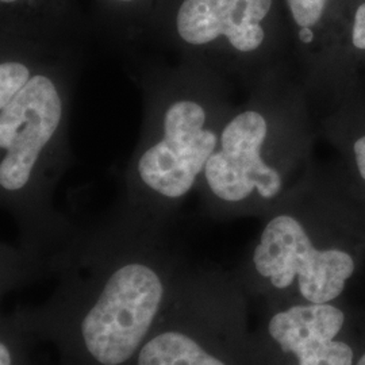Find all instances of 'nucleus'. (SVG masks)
Masks as SVG:
<instances>
[{
	"label": "nucleus",
	"mask_w": 365,
	"mask_h": 365,
	"mask_svg": "<svg viewBox=\"0 0 365 365\" xmlns=\"http://www.w3.org/2000/svg\"><path fill=\"white\" fill-rule=\"evenodd\" d=\"M295 24L302 27L315 26L321 19L327 0H287Z\"/></svg>",
	"instance_id": "obj_9"
},
{
	"label": "nucleus",
	"mask_w": 365,
	"mask_h": 365,
	"mask_svg": "<svg viewBox=\"0 0 365 365\" xmlns=\"http://www.w3.org/2000/svg\"><path fill=\"white\" fill-rule=\"evenodd\" d=\"M115 1H119V3H133V1H137V0H115Z\"/></svg>",
	"instance_id": "obj_15"
},
{
	"label": "nucleus",
	"mask_w": 365,
	"mask_h": 365,
	"mask_svg": "<svg viewBox=\"0 0 365 365\" xmlns=\"http://www.w3.org/2000/svg\"><path fill=\"white\" fill-rule=\"evenodd\" d=\"M313 31H312V29H309V27H302L299 31V38L302 42H304V43H309V42H312L313 41Z\"/></svg>",
	"instance_id": "obj_13"
},
{
	"label": "nucleus",
	"mask_w": 365,
	"mask_h": 365,
	"mask_svg": "<svg viewBox=\"0 0 365 365\" xmlns=\"http://www.w3.org/2000/svg\"><path fill=\"white\" fill-rule=\"evenodd\" d=\"M0 1H1V4H14V3H16L19 0H0Z\"/></svg>",
	"instance_id": "obj_14"
},
{
	"label": "nucleus",
	"mask_w": 365,
	"mask_h": 365,
	"mask_svg": "<svg viewBox=\"0 0 365 365\" xmlns=\"http://www.w3.org/2000/svg\"><path fill=\"white\" fill-rule=\"evenodd\" d=\"M250 334L237 277L182 276L134 365H249Z\"/></svg>",
	"instance_id": "obj_4"
},
{
	"label": "nucleus",
	"mask_w": 365,
	"mask_h": 365,
	"mask_svg": "<svg viewBox=\"0 0 365 365\" xmlns=\"http://www.w3.org/2000/svg\"><path fill=\"white\" fill-rule=\"evenodd\" d=\"M352 42L357 49L365 51V3L357 9L354 15Z\"/></svg>",
	"instance_id": "obj_10"
},
{
	"label": "nucleus",
	"mask_w": 365,
	"mask_h": 365,
	"mask_svg": "<svg viewBox=\"0 0 365 365\" xmlns=\"http://www.w3.org/2000/svg\"><path fill=\"white\" fill-rule=\"evenodd\" d=\"M319 233L297 211L269 217L237 277L248 298L262 309L345 299L360 253L349 242L325 241Z\"/></svg>",
	"instance_id": "obj_3"
},
{
	"label": "nucleus",
	"mask_w": 365,
	"mask_h": 365,
	"mask_svg": "<svg viewBox=\"0 0 365 365\" xmlns=\"http://www.w3.org/2000/svg\"><path fill=\"white\" fill-rule=\"evenodd\" d=\"M98 253L58 288L53 336L68 365H134L182 276L144 241Z\"/></svg>",
	"instance_id": "obj_1"
},
{
	"label": "nucleus",
	"mask_w": 365,
	"mask_h": 365,
	"mask_svg": "<svg viewBox=\"0 0 365 365\" xmlns=\"http://www.w3.org/2000/svg\"><path fill=\"white\" fill-rule=\"evenodd\" d=\"M365 318L345 299L262 309L249 365H353Z\"/></svg>",
	"instance_id": "obj_6"
},
{
	"label": "nucleus",
	"mask_w": 365,
	"mask_h": 365,
	"mask_svg": "<svg viewBox=\"0 0 365 365\" xmlns=\"http://www.w3.org/2000/svg\"><path fill=\"white\" fill-rule=\"evenodd\" d=\"M353 150H354L356 164H357V168L360 172V176L365 182V135L354 143Z\"/></svg>",
	"instance_id": "obj_11"
},
{
	"label": "nucleus",
	"mask_w": 365,
	"mask_h": 365,
	"mask_svg": "<svg viewBox=\"0 0 365 365\" xmlns=\"http://www.w3.org/2000/svg\"><path fill=\"white\" fill-rule=\"evenodd\" d=\"M222 128L209 83L170 84L157 96L131 164L135 200L157 211L178 206L200 185Z\"/></svg>",
	"instance_id": "obj_2"
},
{
	"label": "nucleus",
	"mask_w": 365,
	"mask_h": 365,
	"mask_svg": "<svg viewBox=\"0 0 365 365\" xmlns=\"http://www.w3.org/2000/svg\"><path fill=\"white\" fill-rule=\"evenodd\" d=\"M66 80L42 58L6 56L0 63V188L3 200H27L60 145Z\"/></svg>",
	"instance_id": "obj_5"
},
{
	"label": "nucleus",
	"mask_w": 365,
	"mask_h": 365,
	"mask_svg": "<svg viewBox=\"0 0 365 365\" xmlns=\"http://www.w3.org/2000/svg\"><path fill=\"white\" fill-rule=\"evenodd\" d=\"M274 0H182L176 14V33L191 51L209 54L229 48L256 52L265 41L262 21Z\"/></svg>",
	"instance_id": "obj_8"
},
{
	"label": "nucleus",
	"mask_w": 365,
	"mask_h": 365,
	"mask_svg": "<svg viewBox=\"0 0 365 365\" xmlns=\"http://www.w3.org/2000/svg\"><path fill=\"white\" fill-rule=\"evenodd\" d=\"M268 134V120L257 110H244L223 123L199 185L211 211H235L282 195L283 175L264 156Z\"/></svg>",
	"instance_id": "obj_7"
},
{
	"label": "nucleus",
	"mask_w": 365,
	"mask_h": 365,
	"mask_svg": "<svg viewBox=\"0 0 365 365\" xmlns=\"http://www.w3.org/2000/svg\"><path fill=\"white\" fill-rule=\"evenodd\" d=\"M353 365H365V324L364 330H363V339H361V345H360V349L357 353V357H356V361Z\"/></svg>",
	"instance_id": "obj_12"
}]
</instances>
